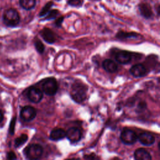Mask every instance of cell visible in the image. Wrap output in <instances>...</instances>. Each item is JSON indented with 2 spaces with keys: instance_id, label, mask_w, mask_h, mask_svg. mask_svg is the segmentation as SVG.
I'll return each instance as SVG.
<instances>
[{
  "instance_id": "8992f818",
  "label": "cell",
  "mask_w": 160,
  "mask_h": 160,
  "mask_svg": "<svg viewBox=\"0 0 160 160\" xmlns=\"http://www.w3.org/2000/svg\"><path fill=\"white\" fill-rule=\"evenodd\" d=\"M36 116V110L31 106H26L23 107L20 111L21 118L26 122L33 120Z\"/></svg>"
},
{
  "instance_id": "2e32d148",
  "label": "cell",
  "mask_w": 160,
  "mask_h": 160,
  "mask_svg": "<svg viewBox=\"0 0 160 160\" xmlns=\"http://www.w3.org/2000/svg\"><path fill=\"white\" fill-rule=\"evenodd\" d=\"M66 137V131L61 128H56L51 131L49 139L52 141H59Z\"/></svg>"
},
{
  "instance_id": "7402d4cb",
  "label": "cell",
  "mask_w": 160,
  "mask_h": 160,
  "mask_svg": "<svg viewBox=\"0 0 160 160\" xmlns=\"http://www.w3.org/2000/svg\"><path fill=\"white\" fill-rule=\"evenodd\" d=\"M34 46L39 53H42L44 51V46L39 39H36L34 42Z\"/></svg>"
},
{
  "instance_id": "7c38bea8",
  "label": "cell",
  "mask_w": 160,
  "mask_h": 160,
  "mask_svg": "<svg viewBox=\"0 0 160 160\" xmlns=\"http://www.w3.org/2000/svg\"><path fill=\"white\" fill-rule=\"evenodd\" d=\"M138 9L141 15L146 19H150L153 16V12L151 5L147 2H141L138 5Z\"/></svg>"
},
{
  "instance_id": "8fae6325",
  "label": "cell",
  "mask_w": 160,
  "mask_h": 160,
  "mask_svg": "<svg viewBox=\"0 0 160 160\" xmlns=\"http://www.w3.org/2000/svg\"><path fill=\"white\" fill-rule=\"evenodd\" d=\"M138 139L142 144L145 146H151L155 142V138L154 136L148 131L140 133L138 136Z\"/></svg>"
},
{
  "instance_id": "3957f363",
  "label": "cell",
  "mask_w": 160,
  "mask_h": 160,
  "mask_svg": "<svg viewBox=\"0 0 160 160\" xmlns=\"http://www.w3.org/2000/svg\"><path fill=\"white\" fill-rule=\"evenodd\" d=\"M24 153L26 158L29 159H38L43 154V148L40 144H31L24 149Z\"/></svg>"
},
{
  "instance_id": "603a6c76",
  "label": "cell",
  "mask_w": 160,
  "mask_h": 160,
  "mask_svg": "<svg viewBox=\"0 0 160 160\" xmlns=\"http://www.w3.org/2000/svg\"><path fill=\"white\" fill-rule=\"evenodd\" d=\"M68 4L74 8H79L82 5V0H68Z\"/></svg>"
},
{
  "instance_id": "5bb4252c",
  "label": "cell",
  "mask_w": 160,
  "mask_h": 160,
  "mask_svg": "<svg viewBox=\"0 0 160 160\" xmlns=\"http://www.w3.org/2000/svg\"><path fill=\"white\" fill-rule=\"evenodd\" d=\"M134 157L136 160H151L152 159L150 153L144 148L137 149L134 153Z\"/></svg>"
},
{
  "instance_id": "44dd1931",
  "label": "cell",
  "mask_w": 160,
  "mask_h": 160,
  "mask_svg": "<svg viewBox=\"0 0 160 160\" xmlns=\"http://www.w3.org/2000/svg\"><path fill=\"white\" fill-rule=\"evenodd\" d=\"M59 13V11L58 9H52L50 10L48 14L45 16V18L44 20L48 21V20H51V19H54L56 18V17L58 16Z\"/></svg>"
},
{
  "instance_id": "6da1fadb",
  "label": "cell",
  "mask_w": 160,
  "mask_h": 160,
  "mask_svg": "<svg viewBox=\"0 0 160 160\" xmlns=\"http://www.w3.org/2000/svg\"><path fill=\"white\" fill-rule=\"evenodd\" d=\"M88 90V88L86 84L79 80H76L72 83L71 87V98L76 102L81 103L86 98Z\"/></svg>"
},
{
  "instance_id": "4316f807",
  "label": "cell",
  "mask_w": 160,
  "mask_h": 160,
  "mask_svg": "<svg viewBox=\"0 0 160 160\" xmlns=\"http://www.w3.org/2000/svg\"><path fill=\"white\" fill-rule=\"evenodd\" d=\"M7 158L8 159L11 160V159H16L17 158H16V154L14 152L10 151L7 154Z\"/></svg>"
},
{
  "instance_id": "ac0fdd59",
  "label": "cell",
  "mask_w": 160,
  "mask_h": 160,
  "mask_svg": "<svg viewBox=\"0 0 160 160\" xmlns=\"http://www.w3.org/2000/svg\"><path fill=\"white\" fill-rule=\"evenodd\" d=\"M36 4V0H19V4L24 9L31 10Z\"/></svg>"
},
{
  "instance_id": "d4e9b609",
  "label": "cell",
  "mask_w": 160,
  "mask_h": 160,
  "mask_svg": "<svg viewBox=\"0 0 160 160\" xmlns=\"http://www.w3.org/2000/svg\"><path fill=\"white\" fill-rule=\"evenodd\" d=\"M146 108V103L144 101H141L137 106V111L139 112H141V111H143Z\"/></svg>"
},
{
  "instance_id": "7a4b0ae2",
  "label": "cell",
  "mask_w": 160,
  "mask_h": 160,
  "mask_svg": "<svg viewBox=\"0 0 160 160\" xmlns=\"http://www.w3.org/2000/svg\"><path fill=\"white\" fill-rule=\"evenodd\" d=\"M4 23L9 27H15L20 22V16L18 12L13 9L9 8L6 10L2 16Z\"/></svg>"
},
{
  "instance_id": "ba28073f",
  "label": "cell",
  "mask_w": 160,
  "mask_h": 160,
  "mask_svg": "<svg viewBox=\"0 0 160 160\" xmlns=\"http://www.w3.org/2000/svg\"><path fill=\"white\" fill-rule=\"evenodd\" d=\"M66 137L72 143L78 142L82 138V132L78 128L72 127L66 132Z\"/></svg>"
},
{
  "instance_id": "9c48e42d",
  "label": "cell",
  "mask_w": 160,
  "mask_h": 160,
  "mask_svg": "<svg viewBox=\"0 0 160 160\" xmlns=\"http://www.w3.org/2000/svg\"><path fill=\"white\" fill-rule=\"evenodd\" d=\"M116 61L121 64H128L130 63L132 59L131 53L127 51H119L115 56Z\"/></svg>"
},
{
  "instance_id": "484cf974",
  "label": "cell",
  "mask_w": 160,
  "mask_h": 160,
  "mask_svg": "<svg viewBox=\"0 0 160 160\" xmlns=\"http://www.w3.org/2000/svg\"><path fill=\"white\" fill-rule=\"evenodd\" d=\"M64 16H61V17H59L58 19H56L54 24H55L56 27L59 28V27L61 26L62 23V22L64 21Z\"/></svg>"
},
{
  "instance_id": "e0dca14e",
  "label": "cell",
  "mask_w": 160,
  "mask_h": 160,
  "mask_svg": "<svg viewBox=\"0 0 160 160\" xmlns=\"http://www.w3.org/2000/svg\"><path fill=\"white\" fill-rule=\"evenodd\" d=\"M138 34L134 32H124L122 31H119L116 34V38L119 39H126L131 38H136Z\"/></svg>"
},
{
  "instance_id": "4fadbf2b",
  "label": "cell",
  "mask_w": 160,
  "mask_h": 160,
  "mask_svg": "<svg viewBox=\"0 0 160 160\" xmlns=\"http://www.w3.org/2000/svg\"><path fill=\"white\" fill-rule=\"evenodd\" d=\"M39 33L42 39L48 44H52L55 42L56 40V34L51 29L48 28H44L40 31Z\"/></svg>"
},
{
  "instance_id": "277c9868",
  "label": "cell",
  "mask_w": 160,
  "mask_h": 160,
  "mask_svg": "<svg viewBox=\"0 0 160 160\" xmlns=\"http://www.w3.org/2000/svg\"><path fill=\"white\" fill-rule=\"evenodd\" d=\"M42 91L48 96H54L58 91V84L54 78H49L42 84Z\"/></svg>"
},
{
  "instance_id": "d6986e66",
  "label": "cell",
  "mask_w": 160,
  "mask_h": 160,
  "mask_svg": "<svg viewBox=\"0 0 160 160\" xmlns=\"http://www.w3.org/2000/svg\"><path fill=\"white\" fill-rule=\"evenodd\" d=\"M54 5V3L52 1H49L41 9V10L39 12V16L42 18V17H44L45 16L48 12L51 10V8L52 7V6Z\"/></svg>"
},
{
  "instance_id": "9a60e30c",
  "label": "cell",
  "mask_w": 160,
  "mask_h": 160,
  "mask_svg": "<svg viewBox=\"0 0 160 160\" xmlns=\"http://www.w3.org/2000/svg\"><path fill=\"white\" fill-rule=\"evenodd\" d=\"M102 66L106 71H107L108 72H111V73L115 72L116 71H117V70L118 69V66L117 64L114 61H112L110 59H105L102 62Z\"/></svg>"
},
{
  "instance_id": "ffe728a7",
  "label": "cell",
  "mask_w": 160,
  "mask_h": 160,
  "mask_svg": "<svg viewBox=\"0 0 160 160\" xmlns=\"http://www.w3.org/2000/svg\"><path fill=\"white\" fill-rule=\"evenodd\" d=\"M28 136L26 134H21L19 137L17 138L14 141V146L16 148L19 147L22 145H23L28 140Z\"/></svg>"
},
{
  "instance_id": "cb8c5ba5",
  "label": "cell",
  "mask_w": 160,
  "mask_h": 160,
  "mask_svg": "<svg viewBox=\"0 0 160 160\" xmlns=\"http://www.w3.org/2000/svg\"><path fill=\"white\" fill-rule=\"evenodd\" d=\"M15 124H16V118H14L13 119H12L11 122L10 123V126H9V132L11 134H13L14 132V127H15Z\"/></svg>"
},
{
  "instance_id": "83f0119b",
  "label": "cell",
  "mask_w": 160,
  "mask_h": 160,
  "mask_svg": "<svg viewBox=\"0 0 160 160\" xmlns=\"http://www.w3.org/2000/svg\"><path fill=\"white\" fill-rule=\"evenodd\" d=\"M2 119H3V114H2V112L0 111V122H1Z\"/></svg>"
},
{
  "instance_id": "52a82bcc",
  "label": "cell",
  "mask_w": 160,
  "mask_h": 160,
  "mask_svg": "<svg viewBox=\"0 0 160 160\" xmlns=\"http://www.w3.org/2000/svg\"><path fill=\"white\" fill-rule=\"evenodd\" d=\"M27 96L29 100L32 102L38 103L43 98V92L36 87H31L28 91Z\"/></svg>"
},
{
  "instance_id": "5b68a950",
  "label": "cell",
  "mask_w": 160,
  "mask_h": 160,
  "mask_svg": "<svg viewBox=\"0 0 160 160\" xmlns=\"http://www.w3.org/2000/svg\"><path fill=\"white\" fill-rule=\"evenodd\" d=\"M120 139L124 144L126 145H131L137 141L138 136L133 130L125 128L121 133Z\"/></svg>"
},
{
  "instance_id": "30bf717a",
  "label": "cell",
  "mask_w": 160,
  "mask_h": 160,
  "mask_svg": "<svg viewBox=\"0 0 160 160\" xmlns=\"http://www.w3.org/2000/svg\"><path fill=\"white\" fill-rule=\"evenodd\" d=\"M131 74L135 78H141L146 76L147 73V69L146 67L140 63L133 65L129 69Z\"/></svg>"
}]
</instances>
